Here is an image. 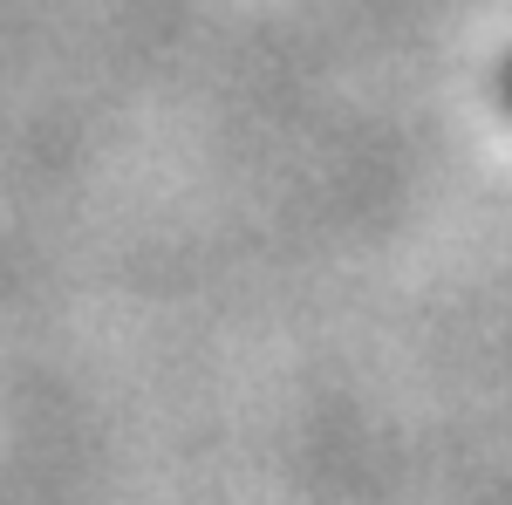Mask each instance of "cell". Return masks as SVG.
<instances>
[{"instance_id":"1","label":"cell","mask_w":512,"mask_h":505,"mask_svg":"<svg viewBox=\"0 0 512 505\" xmlns=\"http://www.w3.org/2000/svg\"><path fill=\"white\" fill-rule=\"evenodd\" d=\"M506 103H512V69H506Z\"/></svg>"}]
</instances>
